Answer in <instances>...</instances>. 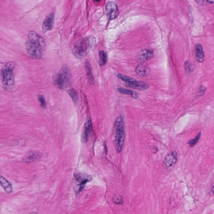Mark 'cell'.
Returning a JSON list of instances; mask_svg holds the SVG:
<instances>
[{
    "label": "cell",
    "mask_w": 214,
    "mask_h": 214,
    "mask_svg": "<svg viewBox=\"0 0 214 214\" xmlns=\"http://www.w3.org/2000/svg\"><path fill=\"white\" fill-rule=\"evenodd\" d=\"M15 67V63L8 62L5 64L1 71L2 85L7 91H11L14 88L15 81L13 71Z\"/></svg>",
    "instance_id": "obj_1"
},
{
    "label": "cell",
    "mask_w": 214,
    "mask_h": 214,
    "mask_svg": "<svg viewBox=\"0 0 214 214\" xmlns=\"http://www.w3.org/2000/svg\"><path fill=\"white\" fill-rule=\"evenodd\" d=\"M113 135L114 136V144L117 152L121 151L125 138L124 124L122 117L119 116L116 119L115 122Z\"/></svg>",
    "instance_id": "obj_2"
},
{
    "label": "cell",
    "mask_w": 214,
    "mask_h": 214,
    "mask_svg": "<svg viewBox=\"0 0 214 214\" xmlns=\"http://www.w3.org/2000/svg\"><path fill=\"white\" fill-rule=\"evenodd\" d=\"M71 74L70 69L67 64L62 66L59 72L54 76L53 80L55 84L59 89L65 90L71 85Z\"/></svg>",
    "instance_id": "obj_3"
},
{
    "label": "cell",
    "mask_w": 214,
    "mask_h": 214,
    "mask_svg": "<svg viewBox=\"0 0 214 214\" xmlns=\"http://www.w3.org/2000/svg\"><path fill=\"white\" fill-rule=\"evenodd\" d=\"M89 50V42L86 38H82L76 41L72 52L74 56L78 59H82L86 56Z\"/></svg>",
    "instance_id": "obj_4"
},
{
    "label": "cell",
    "mask_w": 214,
    "mask_h": 214,
    "mask_svg": "<svg viewBox=\"0 0 214 214\" xmlns=\"http://www.w3.org/2000/svg\"><path fill=\"white\" fill-rule=\"evenodd\" d=\"M75 178V189L76 194H79L84 188L87 183L91 181L92 177L89 174L80 173L74 175Z\"/></svg>",
    "instance_id": "obj_5"
},
{
    "label": "cell",
    "mask_w": 214,
    "mask_h": 214,
    "mask_svg": "<svg viewBox=\"0 0 214 214\" xmlns=\"http://www.w3.org/2000/svg\"><path fill=\"white\" fill-rule=\"evenodd\" d=\"M28 39L30 42L35 45L41 50L43 51L45 50L46 47L45 41L36 32L33 31L29 32L28 34Z\"/></svg>",
    "instance_id": "obj_6"
},
{
    "label": "cell",
    "mask_w": 214,
    "mask_h": 214,
    "mask_svg": "<svg viewBox=\"0 0 214 214\" xmlns=\"http://www.w3.org/2000/svg\"><path fill=\"white\" fill-rule=\"evenodd\" d=\"M178 154L176 151L170 152L165 158L163 166L166 169L170 170L173 169L175 166L177 160Z\"/></svg>",
    "instance_id": "obj_7"
},
{
    "label": "cell",
    "mask_w": 214,
    "mask_h": 214,
    "mask_svg": "<svg viewBox=\"0 0 214 214\" xmlns=\"http://www.w3.org/2000/svg\"><path fill=\"white\" fill-rule=\"evenodd\" d=\"M106 12L110 20L115 19L119 14V10L115 3L110 2L106 6Z\"/></svg>",
    "instance_id": "obj_8"
},
{
    "label": "cell",
    "mask_w": 214,
    "mask_h": 214,
    "mask_svg": "<svg viewBox=\"0 0 214 214\" xmlns=\"http://www.w3.org/2000/svg\"><path fill=\"white\" fill-rule=\"evenodd\" d=\"M26 46L27 52L31 56L36 58H41L42 54L41 51V50L35 45L28 41L26 43Z\"/></svg>",
    "instance_id": "obj_9"
},
{
    "label": "cell",
    "mask_w": 214,
    "mask_h": 214,
    "mask_svg": "<svg viewBox=\"0 0 214 214\" xmlns=\"http://www.w3.org/2000/svg\"><path fill=\"white\" fill-rule=\"evenodd\" d=\"M153 56V52L152 50H142L139 51L136 55V59L138 63H142L150 59Z\"/></svg>",
    "instance_id": "obj_10"
},
{
    "label": "cell",
    "mask_w": 214,
    "mask_h": 214,
    "mask_svg": "<svg viewBox=\"0 0 214 214\" xmlns=\"http://www.w3.org/2000/svg\"><path fill=\"white\" fill-rule=\"evenodd\" d=\"M55 16L53 13L49 14L46 16L43 23L42 31L44 33L51 30L53 28L55 23Z\"/></svg>",
    "instance_id": "obj_11"
},
{
    "label": "cell",
    "mask_w": 214,
    "mask_h": 214,
    "mask_svg": "<svg viewBox=\"0 0 214 214\" xmlns=\"http://www.w3.org/2000/svg\"><path fill=\"white\" fill-rule=\"evenodd\" d=\"M92 124L90 120H87L85 125L84 132L82 136V140L83 143H86L91 134Z\"/></svg>",
    "instance_id": "obj_12"
},
{
    "label": "cell",
    "mask_w": 214,
    "mask_h": 214,
    "mask_svg": "<svg viewBox=\"0 0 214 214\" xmlns=\"http://www.w3.org/2000/svg\"><path fill=\"white\" fill-rule=\"evenodd\" d=\"M124 85L128 88H133L138 90H146L149 88V84L143 81H138L133 84H124Z\"/></svg>",
    "instance_id": "obj_13"
},
{
    "label": "cell",
    "mask_w": 214,
    "mask_h": 214,
    "mask_svg": "<svg viewBox=\"0 0 214 214\" xmlns=\"http://www.w3.org/2000/svg\"><path fill=\"white\" fill-rule=\"evenodd\" d=\"M41 156V154L39 152L32 151H30L29 152L27 153V155H25L23 161L26 163H30L35 161L36 160L39 159Z\"/></svg>",
    "instance_id": "obj_14"
},
{
    "label": "cell",
    "mask_w": 214,
    "mask_h": 214,
    "mask_svg": "<svg viewBox=\"0 0 214 214\" xmlns=\"http://www.w3.org/2000/svg\"><path fill=\"white\" fill-rule=\"evenodd\" d=\"M194 55L196 59L199 63H202L204 60V54L203 46L199 44L195 45Z\"/></svg>",
    "instance_id": "obj_15"
},
{
    "label": "cell",
    "mask_w": 214,
    "mask_h": 214,
    "mask_svg": "<svg viewBox=\"0 0 214 214\" xmlns=\"http://www.w3.org/2000/svg\"><path fill=\"white\" fill-rule=\"evenodd\" d=\"M136 72L138 76H146L150 74V69L147 66L143 64L137 66L136 69Z\"/></svg>",
    "instance_id": "obj_16"
},
{
    "label": "cell",
    "mask_w": 214,
    "mask_h": 214,
    "mask_svg": "<svg viewBox=\"0 0 214 214\" xmlns=\"http://www.w3.org/2000/svg\"><path fill=\"white\" fill-rule=\"evenodd\" d=\"M85 67L86 71L87 79L88 82L90 85H93L95 84V80L92 73L91 67L88 60H86L85 62Z\"/></svg>",
    "instance_id": "obj_17"
},
{
    "label": "cell",
    "mask_w": 214,
    "mask_h": 214,
    "mask_svg": "<svg viewBox=\"0 0 214 214\" xmlns=\"http://www.w3.org/2000/svg\"><path fill=\"white\" fill-rule=\"evenodd\" d=\"M0 183L1 186L4 189V190L7 193H11L13 191L12 185L11 183L4 177L1 176L0 177Z\"/></svg>",
    "instance_id": "obj_18"
},
{
    "label": "cell",
    "mask_w": 214,
    "mask_h": 214,
    "mask_svg": "<svg viewBox=\"0 0 214 214\" xmlns=\"http://www.w3.org/2000/svg\"><path fill=\"white\" fill-rule=\"evenodd\" d=\"M117 90L119 93L121 94L130 95L133 99H137L138 98V93L131 90L125 89L124 88H118Z\"/></svg>",
    "instance_id": "obj_19"
},
{
    "label": "cell",
    "mask_w": 214,
    "mask_h": 214,
    "mask_svg": "<svg viewBox=\"0 0 214 214\" xmlns=\"http://www.w3.org/2000/svg\"><path fill=\"white\" fill-rule=\"evenodd\" d=\"M116 75L118 78L122 80L123 81H124L127 83L133 84L135 83V82L137 81H136V80L134 79V78H131V77H130L129 76L123 75L122 74L119 73L116 74Z\"/></svg>",
    "instance_id": "obj_20"
},
{
    "label": "cell",
    "mask_w": 214,
    "mask_h": 214,
    "mask_svg": "<svg viewBox=\"0 0 214 214\" xmlns=\"http://www.w3.org/2000/svg\"><path fill=\"white\" fill-rule=\"evenodd\" d=\"M99 57H100L99 60V65L101 66H103L106 64L107 62V54L105 51H100L99 52Z\"/></svg>",
    "instance_id": "obj_21"
},
{
    "label": "cell",
    "mask_w": 214,
    "mask_h": 214,
    "mask_svg": "<svg viewBox=\"0 0 214 214\" xmlns=\"http://www.w3.org/2000/svg\"><path fill=\"white\" fill-rule=\"evenodd\" d=\"M68 93L70 97L72 99L73 102L75 105L77 104L78 101V97L76 91L74 89H70L68 91Z\"/></svg>",
    "instance_id": "obj_22"
},
{
    "label": "cell",
    "mask_w": 214,
    "mask_h": 214,
    "mask_svg": "<svg viewBox=\"0 0 214 214\" xmlns=\"http://www.w3.org/2000/svg\"><path fill=\"white\" fill-rule=\"evenodd\" d=\"M201 136V132H199V133L198 134V135L194 138L191 139L187 143L190 146V147H193L197 144L198 141L199 140V138H200Z\"/></svg>",
    "instance_id": "obj_23"
},
{
    "label": "cell",
    "mask_w": 214,
    "mask_h": 214,
    "mask_svg": "<svg viewBox=\"0 0 214 214\" xmlns=\"http://www.w3.org/2000/svg\"><path fill=\"white\" fill-rule=\"evenodd\" d=\"M185 69L186 73H190L194 70L193 65L189 61H186L185 63Z\"/></svg>",
    "instance_id": "obj_24"
},
{
    "label": "cell",
    "mask_w": 214,
    "mask_h": 214,
    "mask_svg": "<svg viewBox=\"0 0 214 214\" xmlns=\"http://www.w3.org/2000/svg\"><path fill=\"white\" fill-rule=\"evenodd\" d=\"M206 90V88L203 85H201L198 89L197 90V92H196V94L198 96H202L205 93Z\"/></svg>",
    "instance_id": "obj_25"
},
{
    "label": "cell",
    "mask_w": 214,
    "mask_h": 214,
    "mask_svg": "<svg viewBox=\"0 0 214 214\" xmlns=\"http://www.w3.org/2000/svg\"><path fill=\"white\" fill-rule=\"evenodd\" d=\"M39 102H40L41 105V106H42L44 108H46V102H45V98H44V96H43V95H39Z\"/></svg>",
    "instance_id": "obj_26"
},
{
    "label": "cell",
    "mask_w": 214,
    "mask_h": 214,
    "mask_svg": "<svg viewBox=\"0 0 214 214\" xmlns=\"http://www.w3.org/2000/svg\"><path fill=\"white\" fill-rule=\"evenodd\" d=\"M113 201L115 203L117 204H122L123 203V199L121 197H119V196H116L115 197H113Z\"/></svg>",
    "instance_id": "obj_27"
},
{
    "label": "cell",
    "mask_w": 214,
    "mask_h": 214,
    "mask_svg": "<svg viewBox=\"0 0 214 214\" xmlns=\"http://www.w3.org/2000/svg\"><path fill=\"white\" fill-rule=\"evenodd\" d=\"M196 2L198 4L200 5H203V3H204V2H203V0H195Z\"/></svg>",
    "instance_id": "obj_28"
},
{
    "label": "cell",
    "mask_w": 214,
    "mask_h": 214,
    "mask_svg": "<svg viewBox=\"0 0 214 214\" xmlns=\"http://www.w3.org/2000/svg\"><path fill=\"white\" fill-rule=\"evenodd\" d=\"M211 192L214 195V184H213L212 188V189L211 190Z\"/></svg>",
    "instance_id": "obj_29"
},
{
    "label": "cell",
    "mask_w": 214,
    "mask_h": 214,
    "mask_svg": "<svg viewBox=\"0 0 214 214\" xmlns=\"http://www.w3.org/2000/svg\"><path fill=\"white\" fill-rule=\"evenodd\" d=\"M208 3L213 4L214 3V0H207Z\"/></svg>",
    "instance_id": "obj_30"
},
{
    "label": "cell",
    "mask_w": 214,
    "mask_h": 214,
    "mask_svg": "<svg viewBox=\"0 0 214 214\" xmlns=\"http://www.w3.org/2000/svg\"><path fill=\"white\" fill-rule=\"evenodd\" d=\"M100 0H95V2H100Z\"/></svg>",
    "instance_id": "obj_31"
}]
</instances>
